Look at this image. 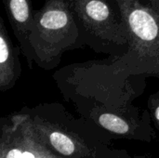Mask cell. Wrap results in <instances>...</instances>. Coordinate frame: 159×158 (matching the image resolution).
Here are the masks:
<instances>
[{"instance_id": "5", "label": "cell", "mask_w": 159, "mask_h": 158, "mask_svg": "<svg viewBox=\"0 0 159 158\" xmlns=\"http://www.w3.org/2000/svg\"><path fill=\"white\" fill-rule=\"evenodd\" d=\"M8 21L21 41L29 37L34 10L32 0H2Z\"/></svg>"}, {"instance_id": "6", "label": "cell", "mask_w": 159, "mask_h": 158, "mask_svg": "<svg viewBox=\"0 0 159 158\" xmlns=\"http://www.w3.org/2000/svg\"><path fill=\"white\" fill-rule=\"evenodd\" d=\"M147 104L153 124L155 128L159 130V91L152 94L149 97Z\"/></svg>"}, {"instance_id": "2", "label": "cell", "mask_w": 159, "mask_h": 158, "mask_svg": "<svg viewBox=\"0 0 159 158\" xmlns=\"http://www.w3.org/2000/svg\"><path fill=\"white\" fill-rule=\"evenodd\" d=\"M84 45L119 58L129 49V34L115 0H65Z\"/></svg>"}, {"instance_id": "4", "label": "cell", "mask_w": 159, "mask_h": 158, "mask_svg": "<svg viewBox=\"0 0 159 158\" xmlns=\"http://www.w3.org/2000/svg\"><path fill=\"white\" fill-rule=\"evenodd\" d=\"M87 118L112 139L152 142L157 138L148 110L142 111L133 103L110 105L92 102Z\"/></svg>"}, {"instance_id": "1", "label": "cell", "mask_w": 159, "mask_h": 158, "mask_svg": "<svg viewBox=\"0 0 159 158\" xmlns=\"http://www.w3.org/2000/svg\"><path fill=\"white\" fill-rule=\"evenodd\" d=\"M129 34V49L119 58L96 61L105 74L159 77V14L142 0H115Z\"/></svg>"}, {"instance_id": "7", "label": "cell", "mask_w": 159, "mask_h": 158, "mask_svg": "<svg viewBox=\"0 0 159 158\" xmlns=\"http://www.w3.org/2000/svg\"><path fill=\"white\" fill-rule=\"evenodd\" d=\"M7 158H35L34 156L29 152H23L21 153L20 151L17 150V149H14V150H11L7 156Z\"/></svg>"}, {"instance_id": "3", "label": "cell", "mask_w": 159, "mask_h": 158, "mask_svg": "<svg viewBox=\"0 0 159 158\" xmlns=\"http://www.w3.org/2000/svg\"><path fill=\"white\" fill-rule=\"evenodd\" d=\"M28 39L56 53L84 45L65 0H45L42 7L34 10Z\"/></svg>"}, {"instance_id": "8", "label": "cell", "mask_w": 159, "mask_h": 158, "mask_svg": "<svg viewBox=\"0 0 159 158\" xmlns=\"http://www.w3.org/2000/svg\"><path fill=\"white\" fill-rule=\"evenodd\" d=\"M146 5L151 7L155 11H157L159 14V0H145Z\"/></svg>"}, {"instance_id": "9", "label": "cell", "mask_w": 159, "mask_h": 158, "mask_svg": "<svg viewBox=\"0 0 159 158\" xmlns=\"http://www.w3.org/2000/svg\"><path fill=\"white\" fill-rule=\"evenodd\" d=\"M132 158H150L148 156H132Z\"/></svg>"}]
</instances>
